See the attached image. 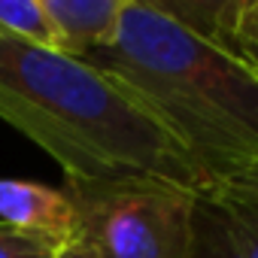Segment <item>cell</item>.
Segmentation results:
<instances>
[{
	"instance_id": "7c38bea8",
	"label": "cell",
	"mask_w": 258,
	"mask_h": 258,
	"mask_svg": "<svg viewBox=\"0 0 258 258\" xmlns=\"http://www.w3.org/2000/svg\"><path fill=\"white\" fill-rule=\"evenodd\" d=\"M52 258H97V252H94V246H91V243L76 231V237H73V240H67L64 246H58Z\"/></svg>"
},
{
	"instance_id": "52a82bcc",
	"label": "cell",
	"mask_w": 258,
	"mask_h": 258,
	"mask_svg": "<svg viewBox=\"0 0 258 258\" xmlns=\"http://www.w3.org/2000/svg\"><path fill=\"white\" fill-rule=\"evenodd\" d=\"M134 4L234 49V22L243 0H134Z\"/></svg>"
},
{
	"instance_id": "7a4b0ae2",
	"label": "cell",
	"mask_w": 258,
	"mask_h": 258,
	"mask_svg": "<svg viewBox=\"0 0 258 258\" xmlns=\"http://www.w3.org/2000/svg\"><path fill=\"white\" fill-rule=\"evenodd\" d=\"M88 64L131 88L216 185L258 155V67L134 0Z\"/></svg>"
},
{
	"instance_id": "9c48e42d",
	"label": "cell",
	"mask_w": 258,
	"mask_h": 258,
	"mask_svg": "<svg viewBox=\"0 0 258 258\" xmlns=\"http://www.w3.org/2000/svg\"><path fill=\"white\" fill-rule=\"evenodd\" d=\"M52 255L55 246L49 240L0 222V258H52Z\"/></svg>"
},
{
	"instance_id": "8fae6325",
	"label": "cell",
	"mask_w": 258,
	"mask_h": 258,
	"mask_svg": "<svg viewBox=\"0 0 258 258\" xmlns=\"http://www.w3.org/2000/svg\"><path fill=\"white\" fill-rule=\"evenodd\" d=\"M213 188H222V191H231L237 198H246V201L258 204V155L231 167Z\"/></svg>"
},
{
	"instance_id": "ba28073f",
	"label": "cell",
	"mask_w": 258,
	"mask_h": 258,
	"mask_svg": "<svg viewBox=\"0 0 258 258\" xmlns=\"http://www.w3.org/2000/svg\"><path fill=\"white\" fill-rule=\"evenodd\" d=\"M0 37L19 40L37 49L64 52L58 31L52 28L37 0H0Z\"/></svg>"
},
{
	"instance_id": "8992f818",
	"label": "cell",
	"mask_w": 258,
	"mask_h": 258,
	"mask_svg": "<svg viewBox=\"0 0 258 258\" xmlns=\"http://www.w3.org/2000/svg\"><path fill=\"white\" fill-rule=\"evenodd\" d=\"M61 37L64 52L85 55L112 40L127 0H37Z\"/></svg>"
},
{
	"instance_id": "277c9868",
	"label": "cell",
	"mask_w": 258,
	"mask_h": 258,
	"mask_svg": "<svg viewBox=\"0 0 258 258\" xmlns=\"http://www.w3.org/2000/svg\"><path fill=\"white\" fill-rule=\"evenodd\" d=\"M191 258H258V204L222 188L201 191Z\"/></svg>"
},
{
	"instance_id": "30bf717a",
	"label": "cell",
	"mask_w": 258,
	"mask_h": 258,
	"mask_svg": "<svg viewBox=\"0 0 258 258\" xmlns=\"http://www.w3.org/2000/svg\"><path fill=\"white\" fill-rule=\"evenodd\" d=\"M234 52L258 67V0H243L234 22Z\"/></svg>"
},
{
	"instance_id": "6da1fadb",
	"label": "cell",
	"mask_w": 258,
	"mask_h": 258,
	"mask_svg": "<svg viewBox=\"0 0 258 258\" xmlns=\"http://www.w3.org/2000/svg\"><path fill=\"white\" fill-rule=\"evenodd\" d=\"M0 118L46 149L67 182L155 176L213 188L195 155L131 88L70 52L0 37Z\"/></svg>"
},
{
	"instance_id": "5b68a950",
	"label": "cell",
	"mask_w": 258,
	"mask_h": 258,
	"mask_svg": "<svg viewBox=\"0 0 258 258\" xmlns=\"http://www.w3.org/2000/svg\"><path fill=\"white\" fill-rule=\"evenodd\" d=\"M0 222L43 237L55 249L79 231L76 207L67 191L25 179H0Z\"/></svg>"
},
{
	"instance_id": "3957f363",
	"label": "cell",
	"mask_w": 258,
	"mask_h": 258,
	"mask_svg": "<svg viewBox=\"0 0 258 258\" xmlns=\"http://www.w3.org/2000/svg\"><path fill=\"white\" fill-rule=\"evenodd\" d=\"M64 191L97 258H191L201 191L155 176L67 182Z\"/></svg>"
}]
</instances>
